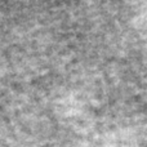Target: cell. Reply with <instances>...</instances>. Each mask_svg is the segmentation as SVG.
Instances as JSON below:
<instances>
[]
</instances>
